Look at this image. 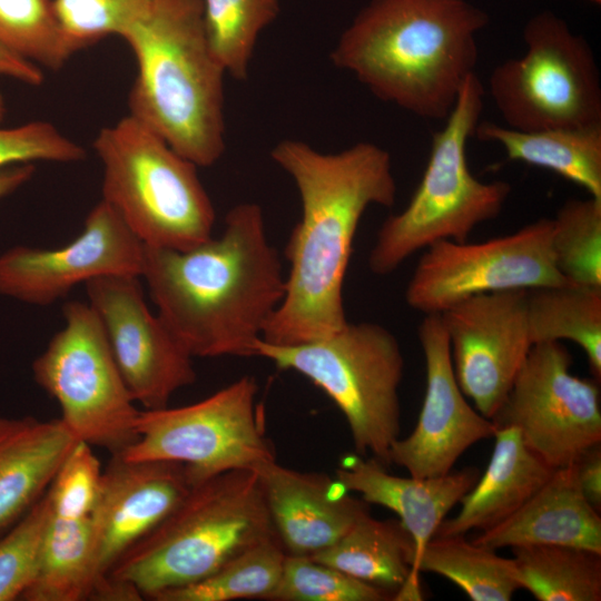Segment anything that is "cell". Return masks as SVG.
Wrapping results in <instances>:
<instances>
[{
  "instance_id": "1",
  "label": "cell",
  "mask_w": 601,
  "mask_h": 601,
  "mask_svg": "<svg viewBox=\"0 0 601 601\" xmlns=\"http://www.w3.org/2000/svg\"><path fill=\"white\" fill-rule=\"evenodd\" d=\"M270 158L293 179L302 215L285 248V295L262 339L297 345L348 322L343 285L358 224L370 206L394 205L396 181L390 154L367 141L326 154L283 139Z\"/></svg>"
},
{
  "instance_id": "2",
  "label": "cell",
  "mask_w": 601,
  "mask_h": 601,
  "mask_svg": "<svg viewBox=\"0 0 601 601\" xmlns=\"http://www.w3.org/2000/svg\"><path fill=\"white\" fill-rule=\"evenodd\" d=\"M262 207L235 205L218 237L185 250L145 245L142 278L158 315L193 357L255 356L285 295Z\"/></svg>"
},
{
  "instance_id": "3",
  "label": "cell",
  "mask_w": 601,
  "mask_h": 601,
  "mask_svg": "<svg viewBox=\"0 0 601 601\" xmlns=\"http://www.w3.org/2000/svg\"><path fill=\"white\" fill-rule=\"evenodd\" d=\"M489 21L469 0H371L329 58L378 99L445 120L475 72L476 38Z\"/></svg>"
},
{
  "instance_id": "4",
  "label": "cell",
  "mask_w": 601,
  "mask_h": 601,
  "mask_svg": "<svg viewBox=\"0 0 601 601\" xmlns=\"http://www.w3.org/2000/svg\"><path fill=\"white\" fill-rule=\"evenodd\" d=\"M121 38L137 73L128 115L197 167L224 155L225 70L204 30L201 0H156Z\"/></svg>"
},
{
  "instance_id": "5",
  "label": "cell",
  "mask_w": 601,
  "mask_h": 601,
  "mask_svg": "<svg viewBox=\"0 0 601 601\" xmlns=\"http://www.w3.org/2000/svg\"><path fill=\"white\" fill-rule=\"evenodd\" d=\"M274 536L257 473L230 470L193 485L179 505L130 546L106 577L151 599L210 575Z\"/></svg>"
},
{
  "instance_id": "6",
  "label": "cell",
  "mask_w": 601,
  "mask_h": 601,
  "mask_svg": "<svg viewBox=\"0 0 601 601\" xmlns=\"http://www.w3.org/2000/svg\"><path fill=\"white\" fill-rule=\"evenodd\" d=\"M485 88L472 73L444 127L432 138L422 179L407 206L387 217L368 255L377 276L396 270L408 257L440 240L466 242L481 224L496 218L510 194L504 180L481 181L469 168L466 146L474 136Z\"/></svg>"
},
{
  "instance_id": "7",
  "label": "cell",
  "mask_w": 601,
  "mask_h": 601,
  "mask_svg": "<svg viewBox=\"0 0 601 601\" xmlns=\"http://www.w3.org/2000/svg\"><path fill=\"white\" fill-rule=\"evenodd\" d=\"M101 199L150 247L185 250L213 236L215 208L197 166L129 115L97 134Z\"/></svg>"
},
{
  "instance_id": "8",
  "label": "cell",
  "mask_w": 601,
  "mask_h": 601,
  "mask_svg": "<svg viewBox=\"0 0 601 601\" xmlns=\"http://www.w3.org/2000/svg\"><path fill=\"white\" fill-rule=\"evenodd\" d=\"M255 356L302 374L325 392L345 416L355 450L390 465V450L401 432L398 387L404 373L402 348L390 329L373 322H347L303 344L259 339Z\"/></svg>"
},
{
  "instance_id": "9",
  "label": "cell",
  "mask_w": 601,
  "mask_h": 601,
  "mask_svg": "<svg viewBox=\"0 0 601 601\" xmlns=\"http://www.w3.org/2000/svg\"><path fill=\"white\" fill-rule=\"evenodd\" d=\"M525 52L496 66L489 93L506 124L523 131L601 124V80L589 42L551 11L530 18Z\"/></svg>"
},
{
  "instance_id": "10",
  "label": "cell",
  "mask_w": 601,
  "mask_h": 601,
  "mask_svg": "<svg viewBox=\"0 0 601 601\" xmlns=\"http://www.w3.org/2000/svg\"><path fill=\"white\" fill-rule=\"evenodd\" d=\"M62 314L63 327L32 363L33 378L57 401L60 420L77 441L119 454L138 439L140 410L93 308L70 300Z\"/></svg>"
},
{
  "instance_id": "11",
  "label": "cell",
  "mask_w": 601,
  "mask_h": 601,
  "mask_svg": "<svg viewBox=\"0 0 601 601\" xmlns=\"http://www.w3.org/2000/svg\"><path fill=\"white\" fill-rule=\"evenodd\" d=\"M258 385L245 375L190 405L140 411L128 460L183 463L193 485L226 471L255 470L276 460L256 403Z\"/></svg>"
},
{
  "instance_id": "12",
  "label": "cell",
  "mask_w": 601,
  "mask_h": 601,
  "mask_svg": "<svg viewBox=\"0 0 601 601\" xmlns=\"http://www.w3.org/2000/svg\"><path fill=\"white\" fill-rule=\"evenodd\" d=\"M551 236L552 218H540L482 243L436 242L418 259L405 300L431 315L479 294L565 284L554 264Z\"/></svg>"
},
{
  "instance_id": "13",
  "label": "cell",
  "mask_w": 601,
  "mask_h": 601,
  "mask_svg": "<svg viewBox=\"0 0 601 601\" xmlns=\"http://www.w3.org/2000/svg\"><path fill=\"white\" fill-rule=\"evenodd\" d=\"M561 342L533 344L503 404L496 427L519 431L524 444L556 470L601 443L599 381L571 373Z\"/></svg>"
},
{
  "instance_id": "14",
  "label": "cell",
  "mask_w": 601,
  "mask_h": 601,
  "mask_svg": "<svg viewBox=\"0 0 601 601\" xmlns=\"http://www.w3.org/2000/svg\"><path fill=\"white\" fill-rule=\"evenodd\" d=\"M135 402L158 410L196 381L193 356L147 306L140 277L112 275L85 284Z\"/></svg>"
},
{
  "instance_id": "15",
  "label": "cell",
  "mask_w": 601,
  "mask_h": 601,
  "mask_svg": "<svg viewBox=\"0 0 601 601\" xmlns=\"http://www.w3.org/2000/svg\"><path fill=\"white\" fill-rule=\"evenodd\" d=\"M145 245L100 199L81 233L58 248L14 246L0 255V294L46 306L79 284L112 276H141Z\"/></svg>"
},
{
  "instance_id": "16",
  "label": "cell",
  "mask_w": 601,
  "mask_h": 601,
  "mask_svg": "<svg viewBox=\"0 0 601 601\" xmlns=\"http://www.w3.org/2000/svg\"><path fill=\"white\" fill-rule=\"evenodd\" d=\"M528 290L509 289L467 297L439 314L463 394L492 420L503 404L532 346Z\"/></svg>"
},
{
  "instance_id": "17",
  "label": "cell",
  "mask_w": 601,
  "mask_h": 601,
  "mask_svg": "<svg viewBox=\"0 0 601 601\" xmlns=\"http://www.w3.org/2000/svg\"><path fill=\"white\" fill-rule=\"evenodd\" d=\"M417 335L425 359L423 404L414 430L393 443L388 460L411 476L425 479L453 471L467 449L494 436L496 425L466 401L440 315H425Z\"/></svg>"
},
{
  "instance_id": "18",
  "label": "cell",
  "mask_w": 601,
  "mask_h": 601,
  "mask_svg": "<svg viewBox=\"0 0 601 601\" xmlns=\"http://www.w3.org/2000/svg\"><path fill=\"white\" fill-rule=\"evenodd\" d=\"M191 487L183 463L111 455L102 470L91 515L100 577L104 579L130 546L159 525Z\"/></svg>"
},
{
  "instance_id": "19",
  "label": "cell",
  "mask_w": 601,
  "mask_h": 601,
  "mask_svg": "<svg viewBox=\"0 0 601 601\" xmlns=\"http://www.w3.org/2000/svg\"><path fill=\"white\" fill-rule=\"evenodd\" d=\"M254 471L275 533L287 554L311 556L331 546L370 512L368 503L348 495L325 473L296 471L276 460Z\"/></svg>"
},
{
  "instance_id": "20",
  "label": "cell",
  "mask_w": 601,
  "mask_h": 601,
  "mask_svg": "<svg viewBox=\"0 0 601 601\" xmlns=\"http://www.w3.org/2000/svg\"><path fill=\"white\" fill-rule=\"evenodd\" d=\"M479 477L480 471L473 466L434 477L396 476L376 459L357 455L344 457L335 473L345 491H354L366 503L385 506L398 515L415 543L416 574L423 549Z\"/></svg>"
},
{
  "instance_id": "21",
  "label": "cell",
  "mask_w": 601,
  "mask_h": 601,
  "mask_svg": "<svg viewBox=\"0 0 601 601\" xmlns=\"http://www.w3.org/2000/svg\"><path fill=\"white\" fill-rule=\"evenodd\" d=\"M473 541L493 550L565 545L601 553V518L582 494L573 463L554 470L519 510Z\"/></svg>"
},
{
  "instance_id": "22",
  "label": "cell",
  "mask_w": 601,
  "mask_h": 601,
  "mask_svg": "<svg viewBox=\"0 0 601 601\" xmlns=\"http://www.w3.org/2000/svg\"><path fill=\"white\" fill-rule=\"evenodd\" d=\"M76 442L60 418L0 415V536L46 493Z\"/></svg>"
},
{
  "instance_id": "23",
  "label": "cell",
  "mask_w": 601,
  "mask_h": 601,
  "mask_svg": "<svg viewBox=\"0 0 601 601\" xmlns=\"http://www.w3.org/2000/svg\"><path fill=\"white\" fill-rule=\"evenodd\" d=\"M494 449L483 475L461 499L454 518L444 519L434 536L489 530L519 510L552 475L514 427H496Z\"/></svg>"
},
{
  "instance_id": "24",
  "label": "cell",
  "mask_w": 601,
  "mask_h": 601,
  "mask_svg": "<svg viewBox=\"0 0 601 601\" xmlns=\"http://www.w3.org/2000/svg\"><path fill=\"white\" fill-rule=\"evenodd\" d=\"M474 136L499 144L508 159L551 170L601 199V124L523 131L480 121Z\"/></svg>"
},
{
  "instance_id": "25",
  "label": "cell",
  "mask_w": 601,
  "mask_h": 601,
  "mask_svg": "<svg viewBox=\"0 0 601 601\" xmlns=\"http://www.w3.org/2000/svg\"><path fill=\"white\" fill-rule=\"evenodd\" d=\"M415 554L414 540L400 520H376L368 512L311 558L395 594L413 573Z\"/></svg>"
},
{
  "instance_id": "26",
  "label": "cell",
  "mask_w": 601,
  "mask_h": 601,
  "mask_svg": "<svg viewBox=\"0 0 601 601\" xmlns=\"http://www.w3.org/2000/svg\"><path fill=\"white\" fill-rule=\"evenodd\" d=\"M101 580L91 516L51 514L36 577L20 600H90Z\"/></svg>"
},
{
  "instance_id": "27",
  "label": "cell",
  "mask_w": 601,
  "mask_h": 601,
  "mask_svg": "<svg viewBox=\"0 0 601 601\" xmlns=\"http://www.w3.org/2000/svg\"><path fill=\"white\" fill-rule=\"evenodd\" d=\"M528 324L533 344L571 341L601 377V286L565 283L528 289Z\"/></svg>"
},
{
  "instance_id": "28",
  "label": "cell",
  "mask_w": 601,
  "mask_h": 601,
  "mask_svg": "<svg viewBox=\"0 0 601 601\" xmlns=\"http://www.w3.org/2000/svg\"><path fill=\"white\" fill-rule=\"evenodd\" d=\"M415 572L444 577L472 601H510L520 589L512 558H503L465 535L433 536L423 549Z\"/></svg>"
},
{
  "instance_id": "29",
  "label": "cell",
  "mask_w": 601,
  "mask_h": 601,
  "mask_svg": "<svg viewBox=\"0 0 601 601\" xmlns=\"http://www.w3.org/2000/svg\"><path fill=\"white\" fill-rule=\"evenodd\" d=\"M512 552L520 589L536 600H601V553L565 545H523Z\"/></svg>"
},
{
  "instance_id": "30",
  "label": "cell",
  "mask_w": 601,
  "mask_h": 601,
  "mask_svg": "<svg viewBox=\"0 0 601 601\" xmlns=\"http://www.w3.org/2000/svg\"><path fill=\"white\" fill-rule=\"evenodd\" d=\"M286 552L277 536L267 539L237 555L210 575L157 593L156 601H230L268 599L276 588Z\"/></svg>"
},
{
  "instance_id": "31",
  "label": "cell",
  "mask_w": 601,
  "mask_h": 601,
  "mask_svg": "<svg viewBox=\"0 0 601 601\" xmlns=\"http://www.w3.org/2000/svg\"><path fill=\"white\" fill-rule=\"evenodd\" d=\"M209 49L226 75L245 80L260 32L279 12V0H201Z\"/></svg>"
},
{
  "instance_id": "32",
  "label": "cell",
  "mask_w": 601,
  "mask_h": 601,
  "mask_svg": "<svg viewBox=\"0 0 601 601\" xmlns=\"http://www.w3.org/2000/svg\"><path fill=\"white\" fill-rule=\"evenodd\" d=\"M0 43L52 71L81 50L65 32L53 0H0Z\"/></svg>"
},
{
  "instance_id": "33",
  "label": "cell",
  "mask_w": 601,
  "mask_h": 601,
  "mask_svg": "<svg viewBox=\"0 0 601 601\" xmlns=\"http://www.w3.org/2000/svg\"><path fill=\"white\" fill-rule=\"evenodd\" d=\"M551 247L570 283L601 286V199H569L552 218Z\"/></svg>"
},
{
  "instance_id": "34",
  "label": "cell",
  "mask_w": 601,
  "mask_h": 601,
  "mask_svg": "<svg viewBox=\"0 0 601 601\" xmlns=\"http://www.w3.org/2000/svg\"><path fill=\"white\" fill-rule=\"evenodd\" d=\"M385 591L306 555L286 554L280 579L268 597L279 601H383Z\"/></svg>"
},
{
  "instance_id": "35",
  "label": "cell",
  "mask_w": 601,
  "mask_h": 601,
  "mask_svg": "<svg viewBox=\"0 0 601 601\" xmlns=\"http://www.w3.org/2000/svg\"><path fill=\"white\" fill-rule=\"evenodd\" d=\"M51 511L46 493L0 536V601L20 600L33 581Z\"/></svg>"
},
{
  "instance_id": "36",
  "label": "cell",
  "mask_w": 601,
  "mask_h": 601,
  "mask_svg": "<svg viewBox=\"0 0 601 601\" xmlns=\"http://www.w3.org/2000/svg\"><path fill=\"white\" fill-rule=\"evenodd\" d=\"M156 0H53L68 37L82 50L118 36L139 19Z\"/></svg>"
},
{
  "instance_id": "37",
  "label": "cell",
  "mask_w": 601,
  "mask_h": 601,
  "mask_svg": "<svg viewBox=\"0 0 601 601\" xmlns=\"http://www.w3.org/2000/svg\"><path fill=\"white\" fill-rule=\"evenodd\" d=\"M101 476L102 469L92 446L77 441L47 490L51 514L90 518L98 501Z\"/></svg>"
},
{
  "instance_id": "38",
  "label": "cell",
  "mask_w": 601,
  "mask_h": 601,
  "mask_svg": "<svg viewBox=\"0 0 601 601\" xmlns=\"http://www.w3.org/2000/svg\"><path fill=\"white\" fill-rule=\"evenodd\" d=\"M86 156L82 146L49 121L0 128V168L36 161L73 164Z\"/></svg>"
},
{
  "instance_id": "39",
  "label": "cell",
  "mask_w": 601,
  "mask_h": 601,
  "mask_svg": "<svg viewBox=\"0 0 601 601\" xmlns=\"http://www.w3.org/2000/svg\"><path fill=\"white\" fill-rule=\"evenodd\" d=\"M579 487L588 502L601 509V450L600 444L589 449L574 462Z\"/></svg>"
},
{
  "instance_id": "40",
  "label": "cell",
  "mask_w": 601,
  "mask_h": 601,
  "mask_svg": "<svg viewBox=\"0 0 601 601\" xmlns=\"http://www.w3.org/2000/svg\"><path fill=\"white\" fill-rule=\"evenodd\" d=\"M0 76L14 79L28 86H41L43 69L18 56L0 43Z\"/></svg>"
},
{
  "instance_id": "41",
  "label": "cell",
  "mask_w": 601,
  "mask_h": 601,
  "mask_svg": "<svg viewBox=\"0 0 601 601\" xmlns=\"http://www.w3.org/2000/svg\"><path fill=\"white\" fill-rule=\"evenodd\" d=\"M35 173V164H19L0 168V200L27 184Z\"/></svg>"
},
{
  "instance_id": "42",
  "label": "cell",
  "mask_w": 601,
  "mask_h": 601,
  "mask_svg": "<svg viewBox=\"0 0 601 601\" xmlns=\"http://www.w3.org/2000/svg\"><path fill=\"white\" fill-rule=\"evenodd\" d=\"M7 104H6V100H4V97L2 95V92L0 91V124L2 122V120L4 119L6 115H7Z\"/></svg>"
},
{
  "instance_id": "43",
  "label": "cell",
  "mask_w": 601,
  "mask_h": 601,
  "mask_svg": "<svg viewBox=\"0 0 601 601\" xmlns=\"http://www.w3.org/2000/svg\"><path fill=\"white\" fill-rule=\"evenodd\" d=\"M589 1H591L593 3H597V4L601 3V0H589Z\"/></svg>"
}]
</instances>
